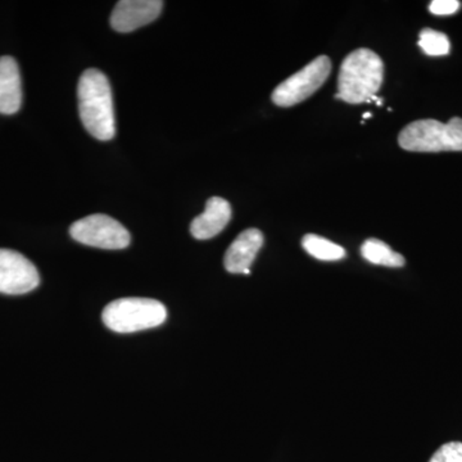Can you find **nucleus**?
Listing matches in <instances>:
<instances>
[{
	"label": "nucleus",
	"mask_w": 462,
	"mask_h": 462,
	"mask_svg": "<svg viewBox=\"0 0 462 462\" xmlns=\"http://www.w3.org/2000/svg\"><path fill=\"white\" fill-rule=\"evenodd\" d=\"M79 112L85 129L98 141H111L116 134L111 85L103 72L89 69L78 88Z\"/></svg>",
	"instance_id": "nucleus-1"
},
{
	"label": "nucleus",
	"mask_w": 462,
	"mask_h": 462,
	"mask_svg": "<svg viewBox=\"0 0 462 462\" xmlns=\"http://www.w3.org/2000/svg\"><path fill=\"white\" fill-rule=\"evenodd\" d=\"M384 78V65L375 51L361 48L343 60L338 76L337 99L351 105L372 102Z\"/></svg>",
	"instance_id": "nucleus-2"
},
{
	"label": "nucleus",
	"mask_w": 462,
	"mask_h": 462,
	"mask_svg": "<svg viewBox=\"0 0 462 462\" xmlns=\"http://www.w3.org/2000/svg\"><path fill=\"white\" fill-rule=\"evenodd\" d=\"M401 148L419 153L462 152V118L454 117L447 124L433 118L413 121L400 133Z\"/></svg>",
	"instance_id": "nucleus-3"
},
{
	"label": "nucleus",
	"mask_w": 462,
	"mask_h": 462,
	"mask_svg": "<svg viewBox=\"0 0 462 462\" xmlns=\"http://www.w3.org/2000/svg\"><path fill=\"white\" fill-rule=\"evenodd\" d=\"M166 318V307L149 298H121L109 303L102 315L106 327L124 334L160 327Z\"/></svg>",
	"instance_id": "nucleus-4"
},
{
	"label": "nucleus",
	"mask_w": 462,
	"mask_h": 462,
	"mask_svg": "<svg viewBox=\"0 0 462 462\" xmlns=\"http://www.w3.org/2000/svg\"><path fill=\"white\" fill-rule=\"evenodd\" d=\"M330 71L329 57H316L311 63L275 88L273 102L279 107H291L303 102L320 89L329 78Z\"/></svg>",
	"instance_id": "nucleus-5"
},
{
	"label": "nucleus",
	"mask_w": 462,
	"mask_h": 462,
	"mask_svg": "<svg viewBox=\"0 0 462 462\" xmlns=\"http://www.w3.org/2000/svg\"><path fill=\"white\" fill-rule=\"evenodd\" d=\"M69 234L81 245L102 249H124L132 242L126 227L107 215L81 218L71 225Z\"/></svg>",
	"instance_id": "nucleus-6"
},
{
	"label": "nucleus",
	"mask_w": 462,
	"mask_h": 462,
	"mask_svg": "<svg viewBox=\"0 0 462 462\" xmlns=\"http://www.w3.org/2000/svg\"><path fill=\"white\" fill-rule=\"evenodd\" d=\"M39 284L41 276L32 261L16 251L0 249V293L26 294Z\"/></svg>",
	"instance_id": "nucleus-7"
},
{
	"label": "nucleus",
	"mask_w": 462,
	"mask_h": 462,
	"mask_svg": "<svg viewBox=\"0 0 462 462\" xmlns=\"http://www.w3.org/2000/svg\"><path fill=\"white\" fill-rule=\"evenodd\" d=\"M161 0H121L111 14V25L116 32H132L148 25L161 14Z\"/></svg>",
	"instance_id": "nucleus-8"
},
{
	"label": "nucleus",
	"mask_w": 462,
	"mask_h": 462,
	"mask_svg": "<svg viewBox=\"0 0 462 462\" xmlns=\"http://www.w3.org/2000/svg\"><path fill=\"white\" fill-rule=\"evenodd\" d=\"M263 245V234L258 229L242 231L225 254V269L230 273H251V266Z\"/></svg>",
	"instance_id": "nucleus-9"
},
{
	"label": "nucleus",
	"mask_w": 462,
	"mask_h": 462,
	"mask_svg": "<svg viewBox=\"0 0 462 462\" xmlns=\"http://www.w3.org/2000/svg\"><path fill=\"white\" fill-rule=\"evenodd\" d=\"M230 218V203L220 197H212L207 200L205 212L191 221V236L199 240L214 238L226 227Z\"/></svg>",
	"instance_id": "nucleus-10"
},
{
	"label": "nucleus",
	"mask_w": 462,
	"mask_h": 462,
	"mask_svg": "<svg viewBox=\"0 0 462 462\" xmlns=\"http://www.w3.org/2000/svg\"><path fill=\"white\" fill-rule=\"evenodd\" d=\"M23 105V84L14 58L0 57V114L14 115Z\"/></svg>",
	"instance_id": "nucleus-11"
},
{
	"label": "nucleus",
	"mask_w": 462,
	"mask_h": 462,
	"mask_svg": "<svg viewBox=\"0 0 462 462\" xmlns=\"http://www.w3.org/2000/svg\"><path fill=\"white\" fill-rule=\"evenodd\" d=\"M361 254L370 263L388 267L404 266V257L379 239H367L361 247Z\"/></svg>",
	"instance_id": "nucleus-12"
},
{
	"label": "nucleus",
	"mask_w": 462,
	"mask_h": 462,
	"mask_svg": "<svg viewBox=\"0 0 462 462\" xmlns=\"http://www.w3.org/2000/svg\"><path fill=\"white\" fill-rule=\"evenodd\" d=\"M302 247L310 256L320 261H339L346 257L345 248L315 234L303 236Z\"/></svg>",
	"instance_id": "nucleus-13"
},
{
	"label": "nucleus",
	"mask_w": 462,
	"mask_h": 462,
	"mask_svg": "<svg viewBox=\"0 0 462 462\" xmlns=\"http://www.w3.org/2000/svg\"><path fill=\"white\" fill-rule=\"evenodd\" d=\"M419 45L425 54L431 57L447 56L451 50V44L446 33L431 29L422 30Z\"/></svg>",
	"instance_id": "nucleus-14"
},
{
	"label": "nucleus",
	"mask_w": 462,
	"mask_h": 462,
	"mask_svg": "<svg viewBox=\"0 0 462 462\" xmlns=\"http://www.w3.org/2000/svg\"><path fill=\"white\" fill-rule=\"evenodd\" d=\"M430 462H462V443H446L438 449Z\"/></svg>",
	"instance_id": "nucleus-15"
},
{
	"label": "nucleus",
	"mask_w": 462,
	"mask_h": 462,
	"mask_svg": "<svg viewBox=\"0 0 462 462\" xmlns=\"http://www.w3.org/2000/svg\"><path fill=\"white\" fill-rule=\"evenodd\" d=\"M460 2L457 0H434L430 3V11L436 16H448L460 9Z\"/></svg>",
	"instance_id": "nucleus-16"
},
{
	"label": "nucleus",
	"mask_w": 462,
	"mask_h": 462,
	"mask_svg": "<svg viewBox=\"0 0 462 462\" xmlns=\"http://www.w3.org/2000/svg\"><path fill=\"white\" fill-rule=\"evenodd\" d=\"M372 114H370V112H367V114H365L364 115V118H369V117H372Z\"/></svg>",
	"instance_id": "nucleus-17"
}]
</instances>
